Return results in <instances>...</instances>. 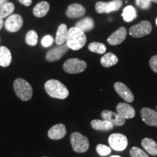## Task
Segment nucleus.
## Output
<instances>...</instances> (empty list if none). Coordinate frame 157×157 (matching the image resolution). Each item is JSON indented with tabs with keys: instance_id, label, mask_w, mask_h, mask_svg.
<instances>
[{
	"instance_id": "f257e3e1",
	"label": "nucleus",
	"mask_w": 157,
	"mask_h": 157,
	"mask_svg": "<svg viewBox=\"0 0 157 157\" xmlns=\"http://www.w3.org/2000/svg\"><path fill=\"white\" fill-rule=\"evenodd\" d=\"M66 44L68 48L73 50H81L87 42V36L84 32L76 27H72L68 30Z\"/></svg>"
},
{
	"instance_id": "f03ea898",
	"label": "nucleus",
	"mask_w": 157,
	"mask_h": 157,
	"mask_svg": "<svg viewBox=\"0 0 157 157\" xmlns=\"http://www.w3.org/2000/svg\"><path fill=\"white\" fill-rule=\"evenodd\" d=\"M44 89L50 97L57 99H66L69 95L67 87L56 79H50L45 82Z\"/></svg>"
},
{
	"instance_id": "7ed1b4c3",
	"label": "nucleus",
	"mask_w": 157,
	"mask_h": 157,
	"mask_svg": "<svg viewBox=\"0 0 157 157\" xmlns=\"http://www.w3.org/2000/svg\"><path fill=\"white\" fill-rule=\"evenodd\" d=\"M15 93L21 101H28L32 98L33 89L30 84L26 80L17 78L13 83Z\"/></svg>"
},
{
	"instance_id": "20e7f679",
	"label": "nucleus",
	"mask_w": 157,
	"mask_h": 157,
	"mask_svg": "<svg viewBox=\"0 0 157 157\" xmlns=\"http://www.w3.org/2000/svg\"><path fill=\"white\" fill-rule=\"evenodd\" d=\"M70 140L72 148L76 153H84L89 148V140L87 137L81 133L78 132H73L71 135Z\"/></svg>"
},
{
	"instance_id": "39448f33",
	"label": "nucleus",
	"mask_w": 157,
	"mask_h": 157,
	"mask_svg": "<svg viewBox=\"0 0 157 157\" xmlns=\"http://www.w3.org/2000/svg\"><path fill=\"white\" fill-rule=\"evenodd\" d=\"M87 63L78 58H71L64 63L63 70L66 73L75 74L83 72L87 68Z\"/></svg>"
},
{
	"instance_id": "423d86ee",
	"label": "nucleus",
	"mask_w": 157,
	"mask_h": 157,
	"mask_svg": "<svg viewBox=\"0 0 157 157\" xmlns=\"http://www.w3.org/2000/svg\"><path fill=\"white\" fill-rule=\"evenodd\" d=\"M152 25L148 21H143L136 25H132L129 30V35L135 38H140L151 33Z\"/></svg>"
},
{
	"instance_id": "0eeeda50",
	"label": "nucleus",
	"mask_w": 157,
	"mask_h": 157,
	"mask_svg": "<svg viewBox=\"0 0 157 157\" xmlns=\"http://www.w3.org/2000/svg\"><path fill=\"white\" fill-rule=\"evenodd\" d=\"M109 143L111 148L117 151H122L125 150L128 144L127 137L120 133H113L110 135Z\"/></svg>"
},
{
	"instance_id": "6e6552de",
	"label": "nucleus",
	"mask_w": 157,
	"mask_h": 157,
	"mask_svg": "<svg viewBox=\"0 0 157 157\" xmlns=\"http://www.w3.org/2000/svg\"><path fill=\"white\" fill-rule=\"evenodd\" d=\"M121 5H122V2L121 0H113L109 2H98L95 4V10L100 14L110 13L111 12L119 10Z\"/></svg>"
},
{
	"instance_id": "1a4fd4ad",
	"label": "nucleus",
	"mask_w": 157,
	"mask_h": 157,
	"mask_svg": "<svg viewBox=\"0 0 157 157\" xmlns=\"http://www.w3.org/2000/svg\"><path fill=\"white\" fill-rule=\"evenodd\" d=\"M23 24V17L20 15L13 14L7 17L5 22L6 30L9 32L15 33L22 28Z\"/></svg>"
},
{
	"instance_id": "9d476101",
	"label": "nucleus",
	"mask_w": 157,
	"mask_h": 157,
	"mask_svg": "<svg viewBox=\"0 0 157 157\" xmlns=\"http://www.w3.org/2000/svg\"><path fill=\"white\" fill-rule=\"evenodd\" d=\"M68 47L66 42L63 43L61 45H58L56 48L51 49L47 52L46 60L49 62H55L60 60L68 50Z\"/></svg>"
},
{
	"instance_id": "9b49d317",
	"label": "nucleus",
	"mask_w": 157,
	"mask_h": 157,
	"mask_svg": "<svg viewBox=\"0 0 157 157\" xmlns=\"http://www.w3.org/2000/svg\"><path fill=\"white\" fill-rule=\"evenodd\" d=\"M114 89L118 95L127 103H132L134 101V95L131 90L122 82H116L114 84Z\"/></svg>"
},
{
	"instance_id": "f8f14e48",
	"label": "nucleus",
	"mask_w": 157,
	"mask_h": 157,
	"mask_svg": "<svg viewBox=\"0 0 157 157\" xmlns=\"http://www.w3.org/2000/svg\"><path fill=\"white\" fill-rule=\"evenodd\" d=\"M143 121L149 126L157 127V111L149 108H143L140 111Z\"/></svg>"
},
{
	"instance_id": "ddd939ff",
	"label": "nucleus",
	"mask_w": 157,
	"mask_h": 157,
	"mask_svg": "<svg viewBox=\"0 0 157 157\" xmlns=\"http://www.w3.org/2000/svg\"><path fill=\"white\" fill-rule=\"evenodd\" d=\"M101 117L104 120H107L111 122L113 126H122L125 123V119L120 117L117 113L109 110H104L101 113Z\"/></svg>"
},
{
	"instance_id": "4468645a",
	"label": "nucleus",
	"mask_w": 157,
	"mask_h": 157,
	"mask_svg": "<svg viewBox=\"0 0 157 157\" xmlns=\"http://www.w3.org/2000/svg\"><path fill=\"white\" fill-rule=\"evenodd\" d=\"M127 29L124 27H121V28L114 31L112 34H111V36L108 38V43L109 44L112 45V46L120 44L127 38Z\"/></svg>"
},
{
	"instance_id": "2eb2a0df",
	"label": "nucleus",
	"mask_w": 157,
	"mask_h": 157,
	"mask_svg": "<svg viewBox=\"0 0 157 157\" xmlns=\"http://www.w3.org/2000/svg\"><path fill=\"white\" fill-rule=\"evenodd\" d=\"M117 113L124 119H132L135 116V110L127 103H119L116 107Z\"/></svg>"
},
{
	"instance_id": "dca6fc26",
	"label": "nucleus",
	"mask_w": 157,
	"mask_h": 157,
	"mask_svg": "<svg viewBox=\"0 0 157 157\" xmlns=\"http://www.w3.org/2000/svg\"><path fill=\"white\" fill-rule=\"evenodd\" d=\"M86 13V9L80 4H71L68 7L66 12V16L69 18H78L84 16Z\"/></svg>"
},
{
	"instance_id": "f3484780",
	"label": "nucleus",
	"mask_w": 157,
	"mask_h": 157,
	"mask_svg": "<svg viewBox=\"0 0 157 157\" xmlns=\"http://www.w3.org/2000/svg\"><path fill=\"white\" fill-rule=\"evenodd\" d=\"M48 135L52 140H60L66 135V128L63 124H56L49 129Z\"/></svg>"
},
{
	"instance_id": "a211bd4d",
	"label": "nucleus",
	"mask_w": 157,
	"mask_h": 157,
	"mask_svg": "<svg viewBox=\"0 0 157 157\" xmlns=\"http://www.w3.org/2000/svg\"><path fill=\"white\" fill-rule=\"evenodd\" d=\"M12 62L10 50L6 47H0V66L7 67Z\"/></svg>"
},
{
	"instance_id": "6ab92c4d",
	"label": "nucleus",
	"mask_w": 157,
	"mask_h": 157,
	"mask_svg": "<svg viewBox=\"0 0 157 157\" xmlns=\"http://www.w3.org/2000/svg\"><path fill=\"white\" fill-rule=\"evenodd\" d=\"M91 126L94 129L99 131H109L113 128L112 124L104 119H94L91 121Z\"/></svg>"
},
{
	"instance_id": "aec40b11",
	"label": "nucleus",
	"mask_w": 157,
	"mask_h": 157,
	"mask_svg": "<svg viewBox=\"0 0 157 157\" xmlns=\"http://www.w3.org/2000/svg\"><path fill=\"white\" fill-rule=\"evenodd\" d=\"M76 28L79 29L83 32H87L93 30L95 27V23H94L93 19L90 17H86L82 19L81 21H78L76 23Z\"/></svg>"
},
{
	"instance_id": "412c9836",
	"label": "nucleus",
	"mask_w": 157,
	"mask_h": 157,
	"mask_svg": "<svg viewBox=\"0 0 157 157\" xmlns=\"http://www.w3.org/2000/svg\"><path fill=\"white\" fill-rule=\"evenodd\" d=\"M141 145L143 148L146 150L147 153L151 156H156L157 155V143L152 139L146 137L141 141Z\"/></svg>"
},
{
	"instance_id": "4be33fe9",
	"label": "nucleus",
	"mask_w": 157,
	"mask_h": 157,
	"mask_svg": "<svg viewBox=\"0 0 157 157\" xmlns=\"http://www.w3.org/2000/svg\"><path fill=\"white\" fill-rule=\"evenodd\" d=\"M50 10V4L48 2H41L35 6L33 13L37 17H43L48 13Z\"/></svg>"
},
{
	"instance_id": "5701e85b",
	"label": "nucleus",
	"mask_w": 157,
	"mask_h": 157,
	"mask_svg": "<svg viewBox=\"0 0 157 157\" xmlns=\"http://www.w3.org/2000/svg\"><path fill=\"white\" fill-rule=\"evenodd\" d=\"M68 30L66 24H60L56 33V42L58 45H61L66 42Z\"/></svg>"
},
{
	"instance_id": "b1692460",
	"label": "nucleus",
	"mask_w": 157,
	"mask_h": 157,
	"mask_svg": "<svg viewBox=\"0 0 157 157\" xmlns=\"http://www.w3.org/2000/svg\"><path fill=\"white\" fill-rule=\"evenodd\" d=\"M118 63V58L113 53L109 52L105 54L101 59V63L105 68L111 67L116 65Z\"/></svg>"
},
{
	"instance_id": "393cba45",
	"label": "nucleus",
	"mask_w": 157,
	"mask_h": 157,
	"mask_svg": "<svg viewBox=\"0 0 157 157\" xmlns=\"http://www.w3.org/2000/svg\"><path fill=\"white\" fill-rule=\"evenodd\" d=\"M121 15H122L124 21L129 23L136 18L137 11L134 7L128 5L123 10V13Z\"/></svg>"
},
{
	"instance_id": "a878e982",
	"label": "nucleus",
	"mask_w": 157,
	"mask_h": 157,
	"mask_svg": "<svg viewBox=\"0 0 157 157\" xmlns=\"http://www.w3.org/2000/svg\"><path fill=\"white\" fill-rule=\"evenodd\" d=\"M15 10V5L12 2H7L0 8V16L2 18L9 17L10 15H13Z\"/></svg>"
},
{
	"instance_id": "bb28decb",
	"label": "nucleus",
	"mask_w": 157,
	"mask_h": 157,
	"mask_svg": "<svg viewBox=\"0 0 157 157\" xmlns=\"http://www.w3.org/2000/svg\"><path fill=\"white\" fill-rule=\"evenodd\" d=\"M90 51L98 54H104L106 52V47L103 43L92 42L88 46Z\"/></svg>"
},
{
	"instance_id": "cd10ccee",
	"label": "nucleus",
	"mask_w": 157,
	"mask_h": 157,
	"mask_svg": "<svg viewBox=\"0 0 157 157\" xmlns=\"http://www.w3.org/2000/svg\"><path fill=\"white\" fill-rule=\"evenodd\" d=\"M25 42L29 46H36L38 42V34L34 30L29 31L25 36Z\"/></svg>"
},
{
	"instance_id": "c85d7f7f",
	"label": "nucleus",
	"mask_w": 157,
	"mask_h": 157,
	"mask_svg": "<svg viewBox=\"0 0 157 157\" xmlns=\"http://www.w3.org/2000/svg\"><path fill=\"white\" fill-rule=\"evenodd\" d=\"M96 151H97L98 154L101 156H109L111 152V148L103 144H98L96 147Z\"/></svg>"
},
{
	"instance_id": "c756f323",
	"label": "nucleus",
	"mask_w": 157,
	"mask_h": 157,
	"mask_svg": "<svg viewBox=\"0 0 157 157\" xmlns=\"http://www.w3.org/2000/svg\"><path fill=\"white\" fill-rule=\"evenodd\" d=\"M131 157H149L144 151L137 147H132L129 151Z\"/></svg>"
},
{
	"instance_id": "7c9ffc66",
	"label": "nucleus",
	"mask_w": 157,
	"mask_h": 157,
	"mask_svg": "<svg viewBox=\"0 0 157 157\" xmlns=\"http://www.w3.org/2000/svg\"><path fill=\"white\" fill-rule=\"evenodd\" d=\"M54 39L51 35H46L42 39V45L44 48H49L53 44Z\"/></svg>"
},
{
	"instance_id": "2f4dec72",
	"label": "nucleus",
	"mask_w": 157,
	"mask_h": 157,
	"mask_svg": "<svg viewBox=\"0 0 157 157\" xmlns=\"http://www.w3.org/2000/svg\"><path fill=\"white\" fill-rule=\"evenodd\" d=\"M151 2L149 0H136V5L142 10H148L151 7Z\"/></svg>"
},
{
	"instance_id": "473e14b6",
	"label": "nucleus",
	"mask_w": 157,
	"mask_h": 157,
	"mask_svg": "<svg viewBox=\"0 0 157 157\" xmlns=\"http://www.w3.org/2000/svg\"><path fill=\"white\" fill-rule=\"evenodd\" d=\"M149 66L153 71L157 73V55L152 56L149 60Z\"/></svg>"
},
{
	"instance_id": "72a5a7b5",
	"label": "nucleus",
	"mask_w": 157,
	"mask_h": 157,
	"mask_svg": "<svg viewBox=\"0 0 157 157\" xmlns=\"http://www.w3.org/2000/svg\"><path fill=\"white\" fill-rule=\"evenodd\" d=\"M19 2L21 4H22L23 5L26 6V7H29L31 5L32 3V0H18Z\"/></svg>"
},
{
	"instance_id": "f704fd0d",
	"label": "nucleus",
	"mask_w": 157,
	"mask_h": 157,
	"mask_svg": "<svg viewBox=\"0 0 157 157\" xmlns=\"http://www.w3.org/2000/svg\"><path fill=\"white\" fill-rule=\"evenodd\" d=\"M5 25V22H4V18H2L1 16H0V31L2 29L3 25Z\"/></svg>"
},
{
	"instance_id": "c9c22d12",
	"label": "nucleus",
	"mask_w": 157,
	"mask_h": 157,
	"mask_svg": "<svg viewBox=\"0 0 157 157\" xmlns=\"http://www.w3.org/2000/svg\"><path fill=\"white\" fill-rule=\"evenodd\" d=\"M7 2H8V0H0V8Z\"/></svg>"
},
{
	"instance_id": "e433bc0d",
	"label": "nucleus",
	"mask_w": 157,
	"mask_h": 157,
	"mask_svg": "<svg viewBox=\"0 0 157 157\" xmlns=\"http://www.w3.org/2000/svg\"><path fill=\"white\" fill-rule=\"evenodd\" d=\"M151 2H154V3H157V0H149Z\"/></svg>"
},
{
	"instance_id": "4c0bfd02",
	"label": "nucleus",
	"mask_w": 157,
	"mask_h": 157,
	"mask_svg": "<svg viewBox=\"0 0 157 157\" xmlns=\"http://www.w3.org/2000/svg\"><path fill=\"white\" fill-rule=\"evenodd\" d=\"M111 157H121V156H119V155H113V156H111Z\"/></svg>"
},
{
	"instance_id": "58836bf2",
	"label": "nucleus",
	"mask_w": 157,
	"mask_h": 157,
	"mask_svg": "<svg viewBox=\"0 0 157 157\" xmlns=\"http://www.w3.org/2000/svg\"><path fill=\"white\" fill-rule=\"evenodd\" d=\"M156 25H157V18H156Z\"/></svg>"
},
{
	"instance_id": "ea45409f",
	"label": "nucleus",
	"mask_w": 157,
	"mask_h": 157,
	"mask_svg": "<svg viewBox=\"0 0 157 157\" xmlns=\"http://www.w3.org/2000/svg\"><path fill=\"white\" fill-rule=\"evenodd\" d=\"M44 157H46V156H44Z\"/></svg>"
}]
</instances>
